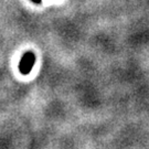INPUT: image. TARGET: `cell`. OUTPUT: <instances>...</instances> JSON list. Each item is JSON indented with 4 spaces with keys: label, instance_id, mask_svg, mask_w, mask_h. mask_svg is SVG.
<instances>
[{
    "label": "cell",
    "instance_id": "obj_2",
    "mask_svg": "<svg viewBox=\"0 0 149 149\" xmlns=\"http://www.w3.org/2000/svg\"><path fill=\"white\" fill-rule=\"evenodd\" d=\"M33 2H37V3H39V2H41V0H32Z\"/></svg>",
    "mask_w": 149,
    "mask_h": 149
},
{
    "label": "cell",
    "instance_id": "obj_1",
    "mask_svg": "<svg viewBox=\"0 0 149 149\" xmlns=\"http://www.w3.org/2000/svg\"><path fill=\"white\" fill-rule=\"evenodd\" d=\"M34 62H36V56L33 52L29 51L27 53H24V55L22 56L21 61H20V64H19V70L22 74H29L31 72L32 66L34 65Z\"/></svg>",
    "mask_w": 149,
    "mask_h": 149
}]
</instances>
